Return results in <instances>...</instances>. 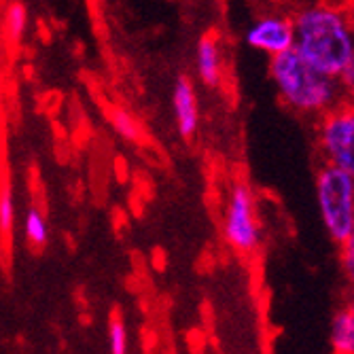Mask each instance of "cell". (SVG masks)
Listing matches in <instances>:
<instances>
[{"label":"cell","instance_id":"cell-6","mask_svg":"<svg viewBox=\"0 0 354 354\" xmlns=\"http://www.w3.org/2000/svg\"><path fill=\"white\" fill-rule=\"evenodd\" d=\"M246 43L270 57L295 49V19L293 13L268 11L257 17L246 30Z\"/></svg>","mask_w":354,"mask_h":354},{"label":"cell","instance_id":"cell-12","mask_svg":"<svg viewBox=\"0 0 354 354\" xmlns=\"http://www.w3.org/2000/svg\"><path fill=\"white\" fill-rule=\"evenodd\" d=\"M109 348L111 354H127V333L125 325L121 323V318H111L109 325Z\"/></svg>","mask_w":354,"mask_h":354},{"label":"cell","instance_id":"cell-8","mask_svg":"<svg viewBox=\"0 0 354 354\" xmlns=\"http://www.w3.org/2000/svg\"><path fill=\"white\" fill-rule=\"evenodd\" d=\"M196 71L198 77L204 85L216 87L223 81L225 73V55H223V45L218 35H204L198 43L196 49Z\"/></svg>","mask_w":354,"mask_h":354},{"label":"cell","instance_id":"cell-2","mask_svg":"<svg viewBox=\"0 0 354 354\" xmlns=\"http://www.w3.org/2000/svg\"><path fill=\"white\" fill-rule=\"evenodd\" d=\"M270 77L280 100L306 117L320 119L344 100L337 77L318 71L295 49L270 57Z\"/></svg>","mask_w":354,"mask_h":354},{"label":"cell","instance_id":"cell-17","mask_svg":"<svg viewBox=\"0 0 354 354\" xmlns=\"http://www.w3.org/2000/svg\"><path fill=\"white\" fill-rule=\"evenodd\" d=\"M346 308H348V312H350V314L354 316V286H352V293H350V299H348Z\"/></svg>","mask_w":354,"mask_h":354},{"label":"cell","instance_id":"cell-14","mask_svg":"<svg viewBox=\"0 0 354 354\" xmlns=\"http://www.w3.org/2000/svg\"><path fill=\"white\" fill-rule=\"evenodd\" d=\"M339 261H342V270H344L346 278L354 286V225H352L348 238L339 244Z\"/></svg>","mask_w":354,"mask_h":354},{"label":"cell","instance_id":"cell-4","mask_svg":"<svg viewBox=\"0 0 354 354\" xmlns=\"http://www.w3.org/2000/svg\"><path fill=\"white\" fill-rule=\"evenodd\" d=\"M316 147L325 164L354 176V100H342L318 119Z\"/></svg>","mask_w":354,"mask_h":354},{"label":"cell","instance_id":"cell-9","mask_svg":"<svg viewBox=\"0 0 354 354\" xmlns=\"http://www.w3.org/2000/svg\"><path fill=\"white\" fill-rule=\"evenodd\" d=\"M331 346L335 354H354V316L348 308L339 310L333 318Z\"/></svg>","mask_w":354,"mask_h":354},{"label":"cell","instance_id":"cell-15","mask_svg":"<svg viewBox=\"0 0 354 354\" xmlns=\"http://www.w3.org/2000/svg\"><path fill=\"white\" fill-rule=\"evenodd\" d=\"M13 221H15V202L11 196V189L5 187L3 196H0V227H3L5 234L13 227Z\"/></svg>","mask_w":354,"mask_h":354},{"label":"cell","instance_id":"cell-1","mask_svg":"<svg viewBox=\"0 0 354 354\" xmlns=\"http://www.w3.org/2000/svg\"><path fill=\"white\" fill-rule=\"evenodd\" d=\"M295 51L318 71L337 77L354 57V15L350 7L314 0L295 13Z\"/></svg>","mask_w":354,"mask_h":354},{"label":"cell","instance_id":"cell-10","mask_svg":"<svg viewBox=\"0 0 354 354\" xmlns=\"http://www.w3.org/2000/svg\"><path fill=\"white\" fill-rule=\"evenodd\" d=\"M5 28H7V37L11 43H19L24 32L28 28V11L24 7V3L19 0H11L7 5V11H5Z\"/></svg>","mask_w":354,"mask_h":354},{"label":"cell","instance_id":"cell-18","mask_svg":"<svg viewBox=\"0 0 354 354\" xmlns=\"http://www.w3.org/2000/svg\"><path fill=\"white\" fill-rule=\"evenodd\" d=\"M350 11H352V15H354V0H350Z\"/></svg>","mask_w":354,"mask_h":354},{"label":"cell","instance_id":"cell-16","mask_svg":"<svg viewBox=\"0 0 354 354\" xmlns=\"http://www.w3.org/2000/svg\"><path fill=\"white\" fill-rule=\"evenodd\" d=\"M342 93H344V100H354V57L346 64L344 71L337 75Z\"/></svg>","mask_w":354,"mask_h":354},{"label":"cell","instance_id":"cell-11","mask_svg":"<svg viewBox=\"0 0 354 354\" xmlns=\"http://www.w3.org/2000/svg\"><path fill=\"white\" fill-rule=\"evenodd\" d=\"M24 234H26L28 242L35 244V246H43L47 242L49 230H47V221H45L41 210L30 208L26 212V216H24Z\"/></svg>","mask_w":354,"mask_h":354},{"label":"cell","instance_id":"cell-7","mask_svg":"<svg viewBox=\"0 0 354 354\" xmlns=\"http://www.w3.org/2000/svg\"><path fill=\"white\" fill-rule=\"evenodd\" d=\"M172 111L176 130L183 138H191L198 132L200 125V106H198V93L193 83L187 77H180L174 85L172 93Z\"/></svg>","mask_w":354,"mask_h":354},{"label":"cell","instance_id":"cell-13","mask_svg":"<svg viewBox=\"0 0 354 354\" xmlns=\"http://www.w3.org/2000/svg\"><path fill=\"white\" fill-rule=\"evenodd\" d=\"M113 125H115V130L125 138V140H136L138 138V127H136V121L134 117L123 111V109H117L113 113Z\"/></svg>","mask_w":354,"mask_h":354},{"label":"cell","instance_id":"cell-3","mask_svg":"<svg viewBox=\"0 0 354 354\" xmlns=\"http://www.w3.org/2000/svg\"><path fill=\"white\" fill-rule=\"evenodd\" d=\"M316 202L329 238L342 244L354 225V176L323 162L316 174Z\"/></svg>","mask_w":354,"mask_h":354},{"label":"cell","instance_id":"cell-5","mask_svg":"<svg viewBox=\"0 0 354 354\" xmlns=\"http://www.w3.org/2000/svg\"><path fill=\"white\" fill-rule=\"evenodd\" d=\"M223 236L240 254H252L261 244V221L257 214L254 193L248 185L236 183L225 200Z\"/></svg>","mask_w":354,"mask_h":354}]
</instances>
